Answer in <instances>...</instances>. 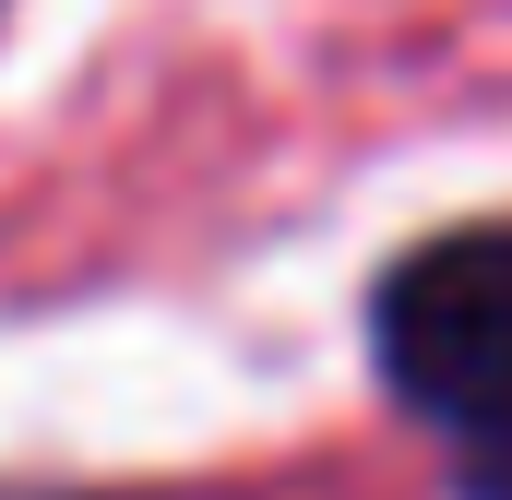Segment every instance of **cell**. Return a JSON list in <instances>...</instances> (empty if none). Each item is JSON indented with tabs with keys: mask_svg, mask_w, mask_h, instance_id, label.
Returning a JSON list of instances; mask_svg holds the SVG:
<instances>
[{
	"mask_svg": "<svg viewBox=\"0 0 512 500\" xmlns=\"http://www.w3.org/2000/svg\"><path fill=\"white\" fill-rule=\"evenodd\" d=\"M382 381L453 441L465 489L512 500V227H441L370 298Z\"/></svg>",
	"mask_w": 512,
	"mask_h": 500,
	"instance_id": "obj_1",
	"label": "cell"
}]
</instances>
